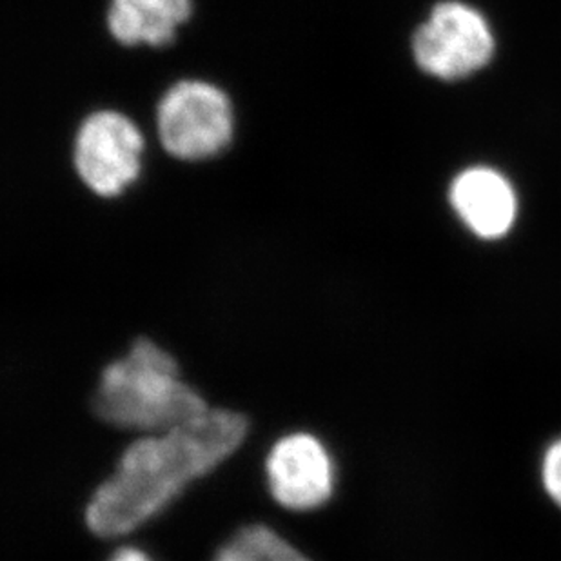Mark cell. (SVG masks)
Wrapping results in <instances>:
<instances>
[{
  "label": "cell",
  "mask_w": 561,
  "mask_h": 561,
  "mask_svg": "<svg viewBox=\"0 0 561 561\" xmlns=\"http://www.w3.org/2000/svg\"><path fill=\"white\" fill-rule=\"evenodd\" d=\"M248 420L226 409H209L196 420L142 438L127 447L118 469L93 494L85 519L99 536L137 529L182 493L196 478L211 472L239 449Z\"/></svg>",
  "instance_id": "6da1fadb"
},
{
  "label": "cell",
  "mask_w": 561,
  "mask_h": 561,
  "mask_svg": "<svg viewBox=\"0 0 561 561\" xmlns=\"http://www.w3.org/2000/svg\"><path fill=\"white\" fill-rule=\"evenodd\" d=\"M93 408L121 430L170 431L209 411L204 398L179 378L173 356L151 340L104 369Z\"/></svg>",
  "instance_id": "7a4b0ae2"
},
{
  "label": "cell",
  "mask_w": 561,
  "mask_h": 561,
  "mask_svg": "<svg viewBox=\"0 0 561 561\" xmlns=\"http://www.w3.org/2000/svg\"><path fill=\"white\" fill-rule=\"evenodd\" d=\"M233 104L206 80H179L157 104V133L165 153L186 162L211 159L233 140Z\"/></svg>",
  "instance_id": "3957f363"
},
{
  "label": "cell",
  "mask_w": 561,
  "mask_h": 561,
  "mask_svg": "<svg viewBox=\"0 0 561 561\" xmlns=\"http://www.w3.org/2000/svg\"><path fill=\"white\" fill-rule=\"evenodd\" d=\"M414 62L435 79H466L485 68L494 55L493 30L485 16L460 0H445L433 8L414 32Z\"/></svg>",
  "instance_id": "277c9868"
},
{
  "label": "cell",
  "mask_w": 561,
  "mask_h": 561,
  "mask_svg": "<svg viewBox=\"0 0 561 561\" xmlns=\"http://www.w3.org/2000/svg\"><path fill=\"white\" fill-rule=\"evenodd\" d=\"M144 137L124 113H91L75 133L73 165L80 182L102 198L123 195L142 170Z\"/></svg>",
  "instance_id": "5b68a950"
},
{
  "label": "cell",
  "mask_w": 561,
  "mask_h": 561,
  "mask_svg": "<svg viewBox=\"0 0 561 561\" xmlns=\"http://www.w3.org/2000/svg\"><path fill=\"white\" fill-rule=\"evenodd\" d=\"M265 467L271 493L284 507L309 511L333 494V461L314 436L297 433L282 438Z\"/></svg>",
  "instance_id": "8992f818"
},
{
  "label": "cell",
  "mask_w": 561,
  "mask_h": 561,
  "mask_svg": "<svg viewBox=\"0 0 561 561\" xmlns=\"http://www.w3.org/2000/svg\"><path fill=\"white\" fill-rule=\"evenodd\" d=\"M449 201L478 239H503L518 217V196L507 176L485 165L461 171L450 184Z\"/></svg>",
  "instance_id": "52a82bcc"
},
{
  "label": "cell",
  "mask_w": 561,
  "mask_h": 561,
  "mask_svg": "<svg viewBox=\"0 0 561 561\" xmlns=\"http://www.w3.org/2000/svg\"><path fill=\"white\" fill-rule=\"evenodd\" d=\"M191 16V0H110L107 32L118 44L162 48Z\"/></svg>",
  "instance_id": "ba28073f"
},
{
  "label": "cell",
  "mask_w": 561,
  "mask_h": 561,
  "mask_svg": "<svg viewBox=\"0 0 561 561\" xmlns=\"http://www.w3.org/2000/svg\"><path fill=\"white\" fill-rule=\"evenodd\" d=\"M215 561H309L291 543L264 525L240 530L220 549Z\"/></svg>",
  "instance_id": "9c48e42d"
},
{
  "label": "cell",
  "mask_w": 561,
  "mask_h": 561,
  "mask_svg": "<svg viewBox=\"0 0 561 561\" xmlns=\"http://www.w3.org/2000/svg\"><path fill=\"white\" fill-rule=\"evenodd\" d=\"M541 482L549 499L561 507V438L547 447L541 460Z\"/></svg>",
  "instance_id": "30bf717a"
},
{
  "label": "cell",
  "mask_w": 561,
  "mask_h": 561,
  "mask_svg": "<svg viewBox=\"0 0 561 561\" xmlns=\"http://www.w3.org/2000/svg\"><path fill=\"white\" fill-rule=\"evenodd\" d=\"M112 561H151L149 560L142 551H137V549H123V551L117 552L115 557L112 558Z\"/></svg>",
  "instance_id": "8fae6325"
}]
</instances>
